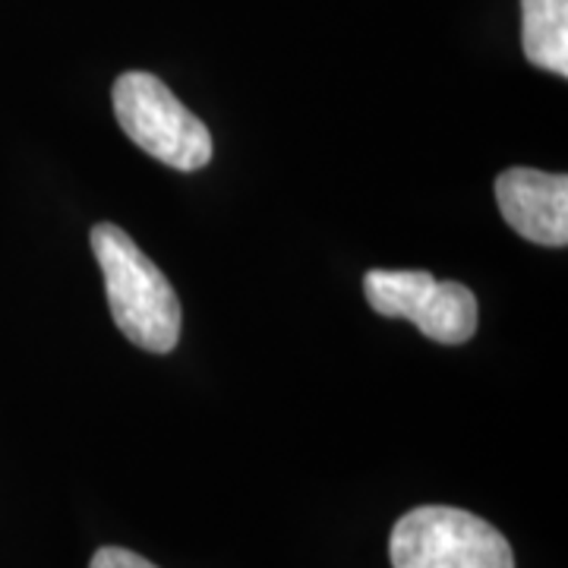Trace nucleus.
Listing matches in <instances>:
<instances>
[{
    "instance_id": "f257e3e1",
    "label": "nucleus",
    "mask_w": 568,
    "mask_h": 568,
    "mask_svg": "<svg viewBox=\"0 0 568 568\" xmlns=\"http://www.w3.org/2000/svg\"><path fill=\"white\" fill-rule=\"evenodd\" d=\"M92 253L102 265L114 323L142 351L168 354L181 342V301L164 272L118 224L92 227Z\"/></svg>"
},
{
    "instance_id": "f03ea898",
    "label": "nucleus",
    "mask_w": 568,
    "mask_h": 568,
    "mask_svg": "<svg viewBox=\"0 0 568 568\" xmlns=\"http://www.w3.org/2000/svg\"><path fill=\"white\" fill-rule=\"evenodd\" d=\"M114 118L155 162L200 171L212 162V133L159 77L130 70L111 89Z\"/></svg>"
},
{
    "instance_id": "7ed1b4c3",
    "label": "nucleus",
    "mask_w": 568,
    "mask_h": 568,
    "mask_svg": "<svg viewBox=\"0 0 568 568\" xmlns=\"http://www.w3.org/2000/svg\"><path fill=\"white\" fill-rule=\"evenodd\" d=\"M395 568H515L508 540L465 508L420 506L402 515L388 537Z\"/></svg>"
},
{
    "instance_id": "20e7f679",
    "label": "nucleus",
    "mask_w": 568,
    "mask_h": 568,
    "mask_svg": "<svg viewBox=\"0 0 568 568\" xmlns=\"http://www.w3.org/2000/svg\"><path fill=\"white\" fill-rule=\"evenodd\" d=\"M366 304L379 316L407 320L439 345H465L477 332V297L458 282H439L429 272L373 268L364 275Z\"/></svg>"
},
{
    "instance_id": "39448f33",
    "label": "nucleus",
    "mask_w": 568,
    "mask_h": 568,
    "mask_svg": "<svg viewBox=\"0 0 568 568\" xmlns=\"http://www.w3.org/2000/svg\"><path fill=\"white\" fill-rule=\"evenodd\" d=\"M496 203L506 224L540 246L568 244V178L537 168H508L496 181Z\"/></svg>"
},
{
    "instance_id": "423d86ee",
    "label": "nucleus",
    "mask_w": 568,
    "mask_h": 568,
    "mask_svg": "<svg viewBox=\"0 0 568 568\" xmlns=\"http://www.w3.org/2000/svg\"><path fill=\"white\" fill-rule=\"evenodd\" d=\"M521 44L534 67L568 77V0H521Z\"/></svg>"
},
{
    "instance_id": "0eeeda50",
    "label": "nucleus",
    "mask_w": 568,
    "mask_h": 568,
    "mask_svg": "<svg viewBox=\"0 0 568 568\" xmlns=\"http://www.w3.org/2000/svg\"><path fill=\"white\" fill-rule=\"evenodd\" d=\"M89 568H159L152 566L149 559H142L140 552L123 547H102L92 556V566Z\"/></svg>"
}]
</instances>
